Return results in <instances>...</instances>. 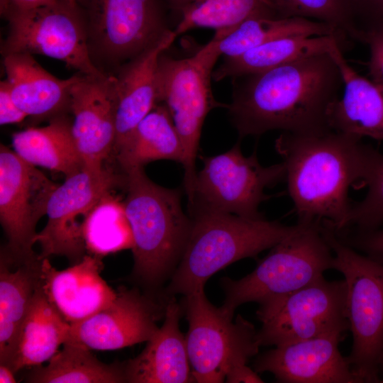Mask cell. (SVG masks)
<instances>
[{
  "label": "cell",
  "instance_id": "1",
  "mask_svg": "<svg viewBox=\"0 0 383 383\" xmlns=\"http://www.w3.org/2000/svg\"><path fill=\"white\" fill-rule=\"evenodd\" d=\"M238 78L227 108L240 139L274 130L292 133L331 130L329 113L342 94L343 82L328 52Z\"/></svg>",
  "mask_w": 383,
  "mask_h": 383
},
{
  "label": "cell",
  "instance_id": "2",
  "mask_svg": "<svg viewBox=\"0 0 383 383\" xmlns=\"http://www.w3.org/2000/svg\"><path fill=\"white\" fill-rule=\"evenodd\" d=\"M274 148L298 221H325L335 231L346 228L352 206L349 189L364 187L373 148L361 138L332 129L282 132Z\"/></svg>",
  "mask_w": 383,
  "mask_h": 383
},
{
  "label": "cell",
  "instance_id": "3",
  "mask_svg": "<svg viewBox=\"0 0 383 383\" xmlns=\"http://www.w3.org/2000/svg\"><path fill=\"white\" fill-rule=\"evenodd\" d=\"M126 175L127 194L123 201L133 238L131 279L143 292L159 295L182 259L192 219L183 211L178 189L155 184L144 168Z\"/></svg>",
  "mask_w": 383,
  "mask_h": 383
},
{
  "label": "cell",
  "instance_id": "4",
  "mask_svg": "<svg viewBox=\"0 0 383 383\" xmlns=\"http://www.w3.org/2000/svg\"><path fill=\"white\" fill-rule=\"evenodd\" d=\"M190 217L192 228L186 248L163 290L168 297L204 289L207 280L221 269L272 248L296 228V224L221 212H199Z\"/></svg>",
  "mask_w": 383,
  "mask_h": 383
},
{
  "label": "cell",
  "instance_id": "5",
  "mask_svg": "<svg viewBox=\"0 0 383 383\" xmlns=\"http://www.w3.org/2000/svg\"><path fill=\"white\" fill-rule=\"evenodd\" d=\"M333 261L321 221H298L296 229L270 248L250 274L237 280L221 279V307L233 316L241 304L284 296L323 276L333 268Z\"/></svg>",
  "mask_w": 383,
  "mask_h": 383
},
{
  "label": "cell",
  "instance_id": "6",
  "mask_svg": "<svg viewBox=\"0 0 383 383\" xmlns=\"http://www.w3.org/2000/svg\"><path fill=\"white\" fill-rule=\"evenodd\" d=\"M333 253V268L344 277L353 344L346 359L359 383H381L383 348V265L343 243L322 221Z\"/></svg>",
  "mask_w": 383,
  "mask_h": 383
},
{
  "label": "cell",
  "instance_id": "7",
  "mask_svg": "<svg viewBox=\"0 0 383 383\" xmlns=\"http://www.w3.org/2000/svg\"><path fill=\"white\" fill-rule=\"evenodd\" d=\"M165 53L157 67L158 102L167 107L183 145V182L189 205L194 197L203 124L212 109L222 106L214 99L211 87L213 69L220 55L210 42L188 57L174 58Z\"/></svg>",
  "mask_w": 383,
  "mask_h": 383
},
{
  "label": "cell",
  "instance_id": "8",
  "mask_svg": "<svg viewBox=\"0 0 383 383\" xmlns=\"http://www.w3.org/2000/svg\"><path fill=\"white\" fill-rule=\"evenodd\" d=\"M204 289L184 296L182 301L189 329L185 335L192 374L195 382H223L234 367L247 364L260 348L254 325L222 307L213 306Z\"/></svg>",
  "mask_w": 383,
  "mask_h": 383
},
{
  "label": "cell",
  "instance_id": "9",
  "mask_svg": "<svg viewBox=\"0 0 383 383\" xmlns=\"http://www.w3.org/2000/svg\"><path fill=\"white\" fill-rule=\"evenodd\" d=\"M260 346H277L350 331L345 281L323 276L284 296L259 304Z\"/></svg>",
  "mask_w": 383,
  "mask_h": 383
},
{
  "label": "cell",
  "instance_id": "10",
  "mask_svg": "<svg viewBox=\"0 0 383 383\" xmlns=\"http://www.w3.org/2000/svg\"><path fill=\"white\" fill-rule=\"evenodd\" d=\"M240 139L229 150L213 156H203L204 166L197 172L189 216L199 212H221L248 218H262L260 204L270 198L266 188L285 179L281 162L262 165L256 150L243 155Z\"/></svg>",
  "mask_w": 383,
  "mask_h": 383
},
{
  "label": "cell",
  "instance_id": "11",
  "mask_svg": "<svg viewBox=\"0 0 383 383\" xmlns=\"http://www.w3.org/2000/svg\"><path fill=\"white\" fill-rule=\"evenodd\" d=\"M4 18L8 32L1 49L2 55L38 54L60 60L84 75L104 72L91 57L85 13L79 3L55 0Z\"/></svg>",
  "mask_w": 383,
  "mask_h": 383
},
{
  "label": "cell",
  "instance_id": "12",
  "mask_svg": "<svg viewBox=\"0 0 383 383\" xmlns=\"http://www.w3.org/2000/svg\"><path fill=\"white\" fill-rule=\"evenodd\" d=\"M83 9L96 66L120 68L170 30L160 0H87Z\"/></svg>",
  "mask_w": 383,
  "mask_h": 383
},
{
  "label": "cell",
  "instance_id": "13",
  "mask_svg": "<svg viewBox=\"0 0 383 383\" xmlns=\"http://www.w3.org/2000/svg\"><path fill=\"white\" fill-rule=\"evenodd\" d=\"M57 186L35 166L1 144L0 222L8 240L4 249L13 263L38 258L33 249L36 225L46 214L49 199Z\"/></svg>",
  "mask_w": 383,
  "mask_h": 383
},
{
  "label": "cell",
  "instance_id": "14",
  "mask_svg": "<svg viewBox=\"0 0 383 383\" xmlns=\"http://www.w3.org/2000/svg\"><path fill=\"white\" fill-rule=\"evenodd\" d=\"M112 171L87 170L65 178L52 193L47 206L48 221L34 242L39 244L40 260L65 257L74 265L86 255L85 221L98 201L121 182Z\"/></svg>",
  "mask_w": 383,
  "mask_h": 383
},
{
  "label": "cell",
  "instance_id": "15",
  "mask_svg": "<svg viewBox=\"0 0 383 383\" xmlns=\"http://www.w3.org/2000/svg\"><path fill=\"white\" fill-rule=\"evenodd\" d=\"M107 307L71 324L67 340L97 350H113L148 342L160 327L171 297L120 287ZM66 340V341H67Z\"/></svg>",
  "mask_w": 383,
  "mask_h": 383
},
{
  "label": "cell",
  "instance_id": "16",
  "mask_svg": "<svg viewBox=\"0 0 383 383\" xmlns=\"http://www.w3.org/2000/svg\"><path fill=\"white\" fill-rule=\"evenodd\" d=\"M116 76L81 74L70 94L72 136L83 169L101 172L116 138Z\"/></svg>",
  "mask_w": 383,
  "mask_h": 383
},
{
  "label": "cell",
  "instance_id": "17",
  "mask_svg": "<svg viewBox=\"0 0 383 383\" xmlns=\"http://www.w3.org/2000/svg\"><path fill=\"white\" fill-rule=\"evenodd\" d=\"M344 333H334L280 345L255 358L257 373H272L281 383H359L338 345Z\"/></svg>",
  "mask_w": 383,
  "mask_h": 383
},
{
  "label": "cell",
  "instance_id": "18",
  "mask_svg": "<svg viewBox=\"0 0 383 383\" xmlns=\"http://www.w3.org/2000/svg\"><path fill=\"white\" fill-rule=\"evenodd\" d=\"M102 257L85 255L70 267L56 270L49 258L41 262L43 289L63 318L70 324L89 318L109 306L116 296L101 275Z\"/></svg>",
  "mask_w": 383,
  "mask_h": 383
},
{
  "label": "cell",
  "instance_id": "19",
  "mask_svg": "<svg viewBox=\"0 0 383 383\" xmlns=\"http://www.w3.org/2000/svg\"><path fill=\"white\" fill-rule=\"evenodd\" d=\"M177 35L170 30L116 74V138L113 154L128 141L140 122L159 104L157 67Z\"/></svg>",
  "mask_w": 383,
  "mask_h": 383
},
{
  "label": "cell",
  "instance_id": "20",
  "mask_svg": "<svg viewBox=\"0 0 383 383\" xmlns=\"http://www.w3.org/2000/svg\"><path fill=\"white\" fill-rule=\"evenodd\" d=\"M182 312V305L172 296L162 326L138 356L123 362L126 382H194L185 335L179 329Z\"/></svg>",
  "mask_w": 383,
  "mask_h": 383
},
{
  "label": "cell",
  "instance_id": "21",
  "mask_svg": "<svg viewBox=\"0 0 383 383\" xmlns=\"http://www.w3.org/2000/svg\"><path fill=\"white\" fill-rule=\"evenodd\" d=\"M328 52L342 75L343 89L328 117L331 129L357 136L383 140V87L360 75L347 62L341 43L335 40Z\"/></svg>",
  "mask_w": 383,
  "mask_h": 383
},
{
  "label": "cell",
  "instance_id": "22",
  "mask_svg": "<svg viewBox=\"0 0 383 383\" xmlns=\"http://www.w3.org/2000/svg\"><path fill=\"white\" fill-rule=\"evenodd\" d=\"M2 56L12 98L28 117L51 119L70 109L72 88L82 74L59 79L45 70L32 54Z\"/></svg>",
  "mask_w": 383,
  "mask_h": 383
},
{
  "label": "cell",
  "instance_id": "23",
  "mask_svg": "<svg viewBox=\"0 0 383 383\" xmlns=\"http://www.w3.org/2000/svg\"><path fill=\"white\" fill-rule=\"evenodd\" d=\"M39 257L13 264L4 249L0 256V364L11 366L34 293L41 281Z\"/></svg>",
  "mask_w": 383,
  "mask_h": 383
},
{
  "label": "cell",
  "instance_id": "24",
  "mask_svg": "<svg viewBox=\"0 0 383 383\" xmlns=\"http://www.w3.org/2000/svg\"><path fill=\"white\" fill-rule=\"evenodd\" d=\"M332 35L345 38L335 28L326 23L299 16L260 14L232 28L216 30L209 42L220 56L232 57L280 38Z\"/></svg>",
  "mask_w": 383,
  "mask_h": 383
},
{
  "label": "cell",
  "instance_id": "25",
  "mask_svg": "<svg viewBox=\"0 0 383 383\" xmlns=\"http://www.w3.org/2000/svg\"><path fill=\"white\" fill-rule=\"evenodd\" d=\"M13 150L24 161L60 172L65 178L83 170L76 147L72 122L62 114L43 127H30L12 135Z\"/></svg>",
  "mask_w": 383,
  "mask_h": 383
},
{
  "label": "cell",
  "instance_id": "26",
  "mask_svg": "<svg viewBox=\"0 0 383 383\" xmlns=\"http://www.w3.org/2000/svg\"><path fill=\"white\" fill-rule=\"evenodd\" d=\"M71 324L47 296L42 279L32 299L10 367L16 373L48 361L67 340Z\"/></svg>",
  "mask_w": 383,
  "mask_h": 383
},
{
  "label": "cell",
  "instance_id": "27",
  "mask_svg": "<svg viewBox=\"0 0 383 383\" xmlns=\"http://www.w3.org/2000/svg\"><path fill=\"white\" fill-rule=\"evenodd\" d=\"M115 157L124 174L160 160L182 165L183 145L165 104H157L140 122Z\"/></svg>",
  "mask_w": 383,
  "mask_h": 383
},
{
  "label": "cell",
  "instance_id": "28",
  "mask_svg": "<svg viewBox=\"0 0 383 383\" xmlns=\"http://www.w3.org/2000/svg\"><path fill=\"white\" fill-rule=\"evenodd\" d=\"M337 35L288 36L275 39L224 61L213 72L215 81L262 72L304 57L328 52Z\"/></svg>",
  "mask_w": 383,
  "mask_h": 383
},
{
  "label": "cell",
  "instance_id": "29",
  "mask_svg": "<svg viewBox=\"0 0 383 383\" xmlns=\"http://www.w3.org/2000/svg\"><path fill=\"white\" fill-rule=\"evenodd\" d=\"M45 366L33 367L25 379L30 383H121L126 382L124 363L106 364L90 349L67 340Z\"/></svg>",
  "mask_w": 383,
  "mask_h": 383
},
{
  "label": "cell",
  "instance_id": "30",
  "mask_svg": "<svg viewBox=\"0 0 383 383\" xmlns=\"http://www.w3.org/2000/svg\"><path fill=\"white\" fill-rule=\"evenodd\" d=\"M84 239L87 251L101 257L133 248V238L124 201L113 190L106 194L91 211L84 223Z\"/></svg>",
  "mask_w": 383,
  "mask_h": 383
},
{
  "label": "cell",
  "instance_id": "31",
  "mask_svg": "<svg viewBox=\"0 0 383 383\" xmlns=\"http://www.w3.org/2000/svg\"><path fill=\"white\" fill-rule=\"evenodd\" d=\"M180 14L177 35L196 28L228 29L255 15L284 16L278 0H196Z\"/></svg>",
  "mask_w": 383,
  "mask_h": 383
},
{
  "label": "cell",
  "instance_id": "32",
  "mask_svg": "<svg viewBox=\"0 0 383 383\" xmlns=\"http://www.w3.org/2000/svg\"><path fill=\"white\" fill-rule=\"evenodd\" d=\"M285 17L299 16L326 23L345 38L357 40V0H278Z\"/></svg>",
  "mask_w": 383,
  "mask_h": 383
},
{
  "label": "cell",
  "instance_id": "33",
  "mask_svg": "<svg viewBox=\"0 0 383 383\" xmlns=\"http://www.w3.org/2000/svg\"><path fill=\"white\" fill-rule=\"evenodd\" d=\"M364 199L352 204L346 228L368 231L383 224V154L372 148L364 179Z\"/></svg>",
  "mask_w": 383,
  "mask_h": 383
},
{
  "label": "cell",
  "instance_id": "34",
  "mask_svg": "<svg viewBox=\"0 0 383 383\" xmlns=\"http://www.w3.org/2000/svg\"><path fill=\"white\" fill-rule=\"evenodd\" d=\"M334 232L343 243L383 265V228L368 231L345 228Z\"/></svg>",
  "mask_w": 383,
  "mask_h": 383
},
{
  "label": "cell",
  "instance_id": "35",
  "mask_svg": "<svg viewBox=\"0 0 383 383\" xmlns=\"http://www.w3.org/2000/svg\"><path fill=\"white\" fill-rule=\"evenodd\" d=\"M357 40L367 44L370 49L368 70L370 79L383 87V24L360 28Z\"/></svg>",
  "mask_w": 383,
  "mask_h": 383
},
{
  "label": "cell",
  "instance_id": "36",
  "mask_svg": "<svg viewBox=\"0 0 383 383\" xmlns=\"http://www.w3.org/2000/svg\"><path fill=\"white\" fill-rule=\"evenodd\" d=\"M27 114L15 103L6 79L0 83V124H16L22 122Z\"/></svg>",
  "mask_w": 383,
  "mask_h": 383
},
{
  "label": "cell",
  "instance_id": "37",
  "mask_svg": "<svg viewBox=\"0 0 383 383\" xmlns=\"http://www.w3.org/2000/svg\"><path fill=\"white\" fill-rule=\"evenodd\" d=\"M357 19L359 29L383 24V0H357Z\"/></svg>",
  "mask_w": 383,
  "mask_h": 383
},
{
  "label": "cell",
  "instance_id": "38",
  "mask_svg": "<svg viewBox=\"0 0 383 383\" xmlns=\"http://www.w3.org/2000/svg\"><path fill=\"white\" fill-rule=\"evenodd\" d=\"M55 0H0L1 16H6L19 11L38 8Z\"/></svg>",
  "mask_w": 383,
  "mask_h": 383
},
{
  "label": "cell",
  "instance_id": "39",
  "mask_svg": "<svg viewBox=\"0 0 383 383\" xmlns=\"http://www.w3.org/2000/svg\"><path fill=\"white\" fill-rule=\"evenodd\" d=\"M258 374L254 369L248 367L246 364L239 365L229 371L225 382L228 383L264 382Z\"/></svg>",
  "mask_w": 383,
  "mask_h": 383
},
{
  "label": "cell",
  "instance_id": "40",
  "mask_svg": "<svg viewBox=\"0 0 383 383\" xmlns=\"http://www.w3.org/2000/svg\"><path fill=\"white\" fill-rule=\"evenodd\" d=\"M15 372L6 365L0 364V382L16 383Z\"/></svg>",
  "mask_w": 383,
  "mask_h": 383
},
{
  "label": "cell",
  "instance_id": "41",
  "mask_svg": "<svg viewBox=\"0 0 383 383\" xmlns=\"http://www.w3.org/2000/svg\"><path fill=\"white\" fill-rule=\"evenodd\" d=\"M170 6L181 13L185 8L192 4L196 0H166Z\"/></svg>",
  "mask_w": 383,
  "mask_h": 383
},
{
  "label": "cell",
  "instance_id": "42",
  "mask_svg": "<svg viewBox=\"0 0 383 383\" xmlns=\"http://www.w3.org/2000/svg\"><path fill=\"white\" fill-rule=\"evenodd\" d=\"M379 365H380V369L382 372L383 370V348H382V353H381V356L379 359Z\"/></svg>",
  "mask_w": 383,
  "mask_h": 383
},
{
  "label": "cell",
  "instance_id": "43",
  "mask_svg": "<svg viewBox=\"0 0 383 383\" xmlns=\"http://www.w3.org/2000/svg\"><path fill=\"white\" fill-rule=\"evenodd\" d=\"M71 2H73V3H79V1H81L82 0H68Z\"/></svg>",
  "mask_w": 383,
  "mask_h": 383
},
{
  "label": "cell",
  "instance_id": "44",
  "mask_svg": "<svg viewBox=\"0 0 383 383\" xmlns=\"http://www.w3.org/2000/svg\"><path fill=\"white\" fill-rule=\"evenodd\" d=\"M382 372H383V370H382Z\"/></svg>",
  "mask_w": 383,
  "mask_h": 383
}]
</instances>
